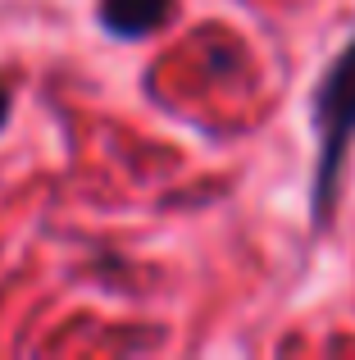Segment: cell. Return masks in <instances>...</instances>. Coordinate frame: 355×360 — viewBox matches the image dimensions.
I'll return each instance as SVG.
<instances>
[{"label": "cell", "mask_w": 355, "mask_h": 360, "mask_svg": "<svg viewBox=\"0 0 355 360\" xmlns=\"http://www.w3.org/2000/svg\"><path fill=\"white\" fill-rule=\"evenodd\" d=\"M310 128H314V141H319L310 210H314V224L328 229L333 210H337V192H342V169H347L351 146H355V37L333 55L328 69L314 82Z\"/></svg>", "instance_id": "cell-1"}, {"label": "cell", "mask_w": 355, "mask_h": 360, "mask_svg": "<svg viewBox=\"0 0 355 360\" xmlns=\"http://www.w3.org/2000/svg\"><path fill=\"white\" fill-rule=\"evenodd\" d=\"M173 18V0H100V23L114 37H151Z\"/></svg>", "instance_id": "cell-2"}, {"label": "cell", "mask_w": 355, "mask_h": 360, "mask_svg": "<svg viewBox=\"0 0 355 360\" xmlns=\"http://www.w3.org/2000/svg\"><path fill=\"white\" fill-rule=\"evenodd\" d=\"M5 119H9V87L0 82V128H5Z\"/></svg>", "instance_id": "cell-3"}]
</instances>
